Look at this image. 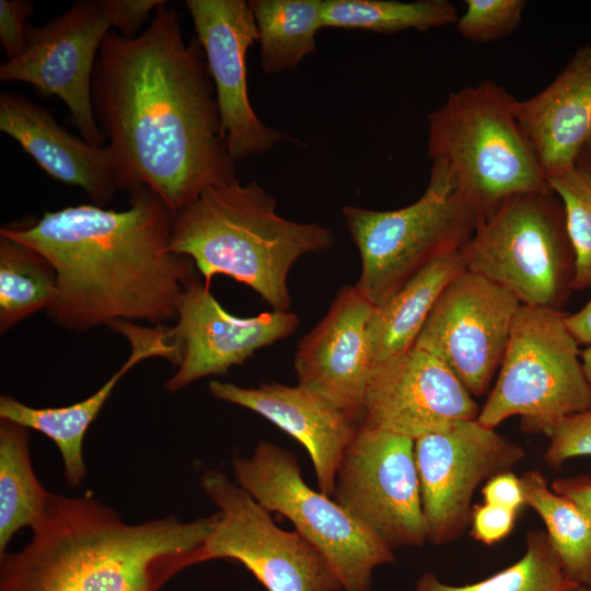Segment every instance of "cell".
Listing matches in <instances>:
<instances>
[{
	"label": "cell",
	"instance_id": "cell-3",
	"mask_svg": "<svg viewBox=\"0 0 591 591\" xmlns=\"http://www.w3.org/2000/svg\"><path fill=\"white\" fill-rule=\"evenodd\" d=\"M216 513L130 524L91 493L50 495L30 542L0 555V591H159L201 563Z\"/></svg>",
	"mask_w": 591,
	"mask_h": 591
},
{
	"label": "cell",
	"instance_id": "cell-2",
	"mask_svg": "<svg viewBox=\"0 0 591 591\" xmlns=\"http://www.w3.org/2000/svg\"><path fill=\"white\" fill-rule=\"evenodd\" d=\"M123 211L96 205L46 211L0 235L34 248L51 264L57 293L46 310L57 325L84 332L115 321L157 325L176 318L196 278L194 262L170 251L174 212L149 187L129 193Z\"/></svg>",
	"mask_w": 591,
	"mask_h": 591
},
{
	"label": "cell",
	"instance_id": "cell-18",
	"mask_svg": "<svg viewBox=\"0 0 591 591\" xmlns=\"http://www.w3.org/2000/svg\"><path fill=\"white\" fill-rule=\"evenodd\" d=\"M373 310L355 286L343 287L294 357L298 384L360 424L373 366L368 331Z\"/></svg>",
	"mask_w": 591,
	"mask_h": 591
},
{
	"label": "cell",
	"instance_id": "cell-15",
	"mask_svg": "<svg viewBox=\"0 0 591 591\" xmlns=\"http://www.w3.org/2000/svg\"><path fill=\"white\" fill-rule=\"evenodd\" d=\"M197 40L213 82L230 157L234 162L262 154L288 138L265 125L247 90L246 54L257 43L248 1L186 0Z\"/></svg>",
	"mask_w": 591,
	"mask_h": 591
},
{
	"label": "cell",
	"instance_id": "cell-30",
	"mask_svg": "<svg viewBox=\"0 0 591 591\" xmlns=\"http://www.w3.org/2000/svg\"><path fill=\"white\" fill-rule=\"evenodd\" d=\"M559 198L575 255L572 290L591 286V165L578 162L546 178Z\"/></svg>",
	"mask_w": 591,
	"mask_h": 591
},
{
	"label": "cell",
	"instance_id": "cell-41",
	"mask_svg": "<svg viewBox=\"0 0 591 591\" xmlns=\"http://www.w3.org/2000/svg\"><path fill=\"white\" fill-rule=\"evenodd\" d=\"M572 591H591V584L589 586H578L575 590Z\"/></svg>",
	"mask_w": 591,
	"mask_h": 591
},
{
	"label": "cell",
	"instance_id": "cell-34",
	"mask_svg": "<svg viewBox=\"0 0 591 591\" xmlns=\"http://www.w3.org/2000/svg\"><path fill=\"white\" fill-rule=\"evenodd\" d=\"M33 4L26 0L0 1V43L8 59L18 57L26 46L27 18Z\"/></svg>",
	"mask_w": 591,
	"mask_h": 591
},
{
	"label": "cell",
	"instance_id": "cell-26",
	"mask_svg": "<svg viewBox=\"0 0 591 591\" xmlns=\"http://www.w3.org/2000/svg\"><path fill=\"white\" fill-rule=\"evenodd\" d=\"M520 480L525 506L544 522L568 577L580 586L591 584V513L575 500L555 493L537 470L525 472Z\"/></svg>",
	"mask_w": 591,
	"mask_h": 591
},
{
	"label": "cell",
	"instance_id": "cell-5",
	"mask_svg": "<svg viewBox=\"0 0 591 591\" xmlns=\"http://www.w3.org/2000/svg\"><path fill=\"white\" fill-rule=\"evenodd\" d=\"M518 100L486 80L428 116L427 153L444 164L478 220L510 197L549 188L518 118Z\"/></svg>",
	"mask_w": 591,
	"mask_h": 591
},
{
	"label": "cell",
	"instance_id": "cell-27",
	"mask_svg": "<svg viewBox=\"0 0 591 591\" xmlns=\"http://www.w3.org/2000/svg\"><path fill=\"white\" fill-rule=\"evenodd\" d=\"M455 5L448 0H324L323 27L363 30L393 34L408 30L427 32L455 24Z\"/></svg>",
	"mask_w": 591,
	"mask_h": 591
},
{
	"label": "cell",
	"instance_id": "cell-37",
	"mask_svg": "<svg viewBox=\"0 0 591 591\" xmlns=\"http://www.w3.org/2000/svg\"><path fill=\"white\" fill-rule=\"evenodd\" d=\"M551 488L563 496H566L591 513V476L579 475L573 477L556 478L552 482Z\"/></svg>",
	"mask_w": 591,
	"mask_h": 591
},
{
	"label": "cell",
	"instance_id": "cell-25",
	"mask_svg": "<svg viewBox=\"0 0 591 591\" xmlns=\"http://www.w3.org/2000/svg\"><path fill=\"white\" fill-rule=\"evenodd\" d=\"M50 495L34 472L28 429L0 419V555L21 529L40 521Z\"/></svg>",
	"mask_w": 591,
	"mask_h": 591
},
{
	"label": "cell",
	"instance_id": "cell-22",
	"mask_svg": "<svg viewBox=\"0 0 591 591\" xmlns=\"http://www.w3.org/2000/svg\"><path fill=\"white\" fill-rule=\"evenodd\" d=\"M517 118L545 178L575 165L591 142V46L541 92L518 100Z\"/></svg>",
	"mask_w": 591,
	"mask_h": 591
},
{
	"label": "cell",
	"instance_id": "cell-1",
	"mask_svg": "<svg viewBox=\"0 0 591 591\" xmlns=\"http://www.w3.org/2000/svg\"><path fill=\"white\" fill-rule=\"evenodd\" d=\"M96 120L135 188L175 213L204 189L236 177L204 50L185 43L164 1L135 37L109 31L95 62Z\"/></svg>",
	"mask_w": 591,
	"mask_h": 591
},
{
	"label": "cell",
	"instance_id": "cell-21",
	"mask_svg": "<svg viewBox=\"0 0 591 591\" xmlns=\"http://www.w3.org/2000/svg\"><path fill=\"white\" fill-rule=\"evenodd\" d=\"M113 329L128 339L131 352L119 370L89 397L68 406L46 408L28 406L10 395L0 397V419L36 430L55 442L62 459L66 482L72 488L79 487L86 475L85 433L116 384L144 359L160 357L173 361L176 357V347L170 340L166 326L144 327L119 321Z\"/></svg>",
	"mask_w": 591,
	"mask_h": 591
},
{
	"label": "cell",
	"instance_id": "cell-9",
	"mask_svg": "<svg viewBox=\"0 0 591 591\" xmlns=\"http://www.w3.org/2000/svg\"><path fill=\"white\" fill-rule=\"evenodd\" d=\"M231 466L239 486L269 512L287 518L324 556L343 591H371L374 569L395 561L393 549L305 483L291 451L259 441L250 457L233 455Z\"/></svg>",
	"mask_w": 591,
	"mask_h": 591
},
{
	"label": "cell",
	"instance_id": "cell-14",
	"mask_svg": "<svg viewBox=\"0 0 591 591\" xmlns=\"http://www.w3.org/2000/svg\"><path fill=\"white\" fill-rule=\"evenodd\" d=\"M112 28L104 0L77 1L40 27L28 26L25 49L0 66V81L32 85L58 96L69 108L81 138L103 146L92 103V81L101 44Z\"/></svg>",
	"mask_w": 591,
	"mask_h": 591
},
{
	"label": "cell",
	"instance_id": "cell-12",
	"mask_svg": "<svg viewBox=\"0 0 591 591\" xmlns=\"http://www.w3.org/2000/svg\"><path fill=\"white\" fill-rule=\"evenodd\" d=\"M427 543L444 545L470 525L477 487L510 472L524 449L477 419L415 440Z\"/></svg>",
	"mask_w": 591,
	"mask_h": 591
},
{
	"label": "cell",
	"instance_id": "cell-7",
	"mask_svg": "<svg viewBox=\"0 0 591 591\" xmlns=\"http://www.w3.org/2000/svg\"><path fill=\"white\" fill-rule=\"evenodd\" d=\"M361 258L357 290L373 305L389 300L437 257L461 250L478 218L449 169L432 161L428 185L413 204L390 211L341 210Z\"/></svg>",
	"mask_w": 591,
	"mask_h": 591
},
{
	"label": "cell",
	"instance_id": "cell-29",
	"mask_svg": "<svg viewBox=\"0 0 591 591\" xmlns=\"http://www.w3.org/2000/svg\"><path fill=\"white\" fill-rule=\"evenodd\" d=\"M578 586L566 573L545 531H530L525 552L514 564L480 581L453 586L431 571L415 582L414 591H572Z\"/></svg>",
	"mask_w": 591,
	"mask_h": 591
},
{
	"label": "cell",
	"instance_id": "cell-20",
	"mask_svg": "<svg viewBox=\"0 0 591 591\" xmlns=\"http://www.w3.org/2000/svg\"><path fill=\"white\" fill-rule=\"evenodd\" d=\"M208 390L213 397L260 415L298 440L311 457L318 490L333 496L336 472L361 425L358 420L299 384L243 387L215 380Z\"/></svg>",
	"mask_w": 591,
	"mask_h": 591
},
{
	"label": "cell",
	"instance_id": "cell-35",
	"mask_svg": "<svg viewBox=\"0 0 591 591\" xmlns=\"http://www.w3.org/2000/svg\"><path fill=\"white\" fill-rule=\"evenodd\" d=\"M163 2V0H104L112 28L129 38L138 35L150 13Z\"/></svg>",
	"mask_w": 591,
	"mask_h": 591
},
{
	"label": "cell",
	"instance_id": "cell-39",
	"mask_svg": "<svg viewBox=\"0 0 591 591\" xmlns=\"http://www.w3.org/2000/svg\"><path fill=\"white\" fill-rule=\"evenodd\" d=\"M580 358L586 378L591 386V346L581 350Z\"/></svg>",
	"mask_w": 591,
	"mask_h": 591
},
{
	"label": "cell",
	"instance_id": "cell-23",
	"mask_svg": "<svg viewBox=\"0 0 591 591\" xmlns=\"http://www.w3.org/2000/svg\"><path fill=\"white\" fill-rule=\"evenodd\" d=\"M464 270L461 250L443 254L407 280L383 304L374 306L368 327L373 364L414 347L438 298Z\"/></svg>",
	"mask_w": 591,
	"mask_h": 591
},
{
	"label": "cell",
	"instance_id": "cell-10",
	"mask_svg": "<svg viewBox=\"0 0 591 591\" xmlns=\"http://www.w3.org/2000/svg\"><path fill=\"white\" fill-rule=\"evenodd\" d=\"M201 489L218 507L201 563L242 564L267 591H341L324 556L297 531H286L270 512L227 474L208 470Z\"/></svg>",
	"mask_w": 591,
	"mask_h": 591
},
{
	"label": "cell",
	"instance_id": "cell-4",
	"mask_svg": "<svg viewBox=\"0 0 591 591\" xmlns=\"http://www.w3.org/2000/svg\"><path fill=\"white\" fill-rule=\"evenodd\" d=\"M333 231L288 220L257 182L212 185L174 213L170 251L189 257L209 285L225 275L246 285L277 312H289L293 264L331 247Z\"/></svg>",
	"mask_w": 591,
	"mask_h": 591
},
{
	"label": "cell",
	"instance_id": "cell-19",
	"mask_svg": "<svg viewBox=\"0 0 591 591\" xmlns=\"http://www.w3.org/2000/svg\"><path fill=\"white\" fill-rule=\"evenodd\" d=\"M0 130L50 177L83 189L93 205L105 207L118 190L136 189L109 144L95 146L71 135L48 109L24 95L0 93Z\"/></svg>",
	"mask_w": 591,
	"mask_h": 591
},
{
	"label": "cell",
	"instance_id": "cell-28",
	"mask_svg": "<svg viewBox=\"0 0 591 591\" xmlns=\"http://www.w3.org/2000/svg\"><path fill=\"white\" fill-rule=\"evenodd\" d=\"M57 293V277L40 253L0 235V332L48 309Z\"/></svg>",
	"mask_w": 591,
	"mask_h": 591
},
{
	"label": "cell",
	"instance_id": "cell-17",
	"mask_svg": "<svg viewBox=\"0 0 591 591\" xmlns=\"http://www.w3.org/2000/svg\"><path fill=\"white\" fill-rule=\"evenodd\" d=\"M176 318L170 331L179 349V362L164 384L169 393L201 378L227 373L260 348L290 336L299 325L297 315L290 312L232 315L217 301L209 285L197 277L184 289Z\"/></svg>",
	"mask_w": 591,
	"mask_h": 591
},
{
	"label": "cell",
	"instance_id": "cell-36",
	"mask_svg": "<svg viewBox=\"0 0 591 591\" xmlns=\"http://www.w3.org/2000/svg\"><path fill=\"white\" fill-rule=\"evenodd\" d=\"M485 503L519 511L525 506L520 477L510 472L500 473L488 479L482 488Z\"/></svg>",
	"mask_w": 591,
	"mask_h": 591
},
{
	"label": "cell",
	"instance_id": "cell-33",
	"mask_svg": "<svg viewBox=\"0 0 591 591\" xmlns=\"http://www.w3.org/2000/svg\"><path fill=\"white\" fill-rule=\"evenodd\" d=\"M519 511L489 503L473 506L471 533L475 541L491 546L506 538L513 530Z\"/></svg>",
	"mask_w": 591,
	"mask_h": 591
},
{
	"label": "cell",
	"instance_id": "cell-31",
	"mask_svg": "<svg viewBox=\"0 0 591 591\" xmlns=\"http://www.w3.org/2000/svg\"><path fill=\"white\" fill-rule=\"evenodd\" d=\"M459 16L457 33L472 42L485 43L502 38L519 25L526 7L524 0H465Z\"/></svg>",
	"mask_w": 591,
	"mask_h": 591
},
{
	"label": "cell",
	"instance_id": "cell-38",
	"mask_svg": "<svg viewBox=\"0 0 591 591\" xmlns=\"http://www.w3.org/2000/svg\"><path fill=\"white\" fill-rule=\"evenodd\" d=\"M565 323L578 345L591 344V299L577 312L566 314Z\"/></svg>",
	"mask_w": 591,
	"mask_h": 591
},
{
	"label": "cell",
	"instance_id": "cell-8",
	"mask_svg": "<svg viewBox=\"0 0 591 591\" xmlns=\"http://www.w3.org/2000/svg\"><path fill=\"white\" fill-rule=\"evenodd\" d=\"M561 311L521 305L477 420L496 428L512 416L521 428L545 436L563 419L591 408L579 345Z\"/></svg>",
	"mask_w": 591,
	"mask_h": 591
},
{
	"label": "cell",
	"instance_id": "cell-24",
	"mask_svg": "<svg viewBox=\"0 0 591 591\" xmlns=\"http://www.w3.org/2000/svg\"><path fill=\"white\" fill-rule=\"evenodd\" d=\"M248 3L265 73L293 69L308 55L316 53L315 35L324 28V0H252Z\"/></svg>",
	"mask_w": 591,
	"mask_h": 591
},
{
	"label": "cell",
	"instance_id": "cell-16",
	"mask_svg": "<svg viewBox=\"0 0 591 591\" xmlns=\"http://www.w3.org/2000/svg\"><path fill=\"white\" fill-rule=\"evenodd\" d=\"M479 410L442 361L413 347L372 366L362 425L417 440L477 419Z\"/></svg>",
	"mask_w": 591,
	"mask_h": 591
},
{
	"label": "cell",
	"instance_id": "cell-32",
	"mask_svg": "<svg viewBox=\"0 0 591 591\" xmlns=\"http://www.w3.org/2000/svg\"><path fill=\"white\" fill-rule=\"evenodd\" d=\"M548 447L544 460L552 467H560L567 460L591 456V408L566 417L547 434Z\"/></svg>",
	"mask_w": 591,
	"mask_h": 591
},
{
	"label": "cell",
	"instance_id": "cell-6",
	"mask_svg": "<svg viewBox=\"0 0 591 591\" xmlns=\"http://www.w3.org/2000/svg\"><path fill=\"white\" fill-rule=\"evenodd\" d=\"M466 270L498 285L521 305L561 311L575 277L563 205L551 189L505 200L461 248Z\"/></svg>",
	"mask_w": 591,
	"mask_h": 591
},
{
	"label": "cell",
	"instance_id": "cell-11",
	"mask_svg": "<svg viewBox=\"0 0 591 591\" xmlns=\"http://www.w3.org/2000/svg\"><path fill=\"white\" fill-rule=\"evenodd\" d=\"M332 498L391 549L427 543L415 440L360 425Z\"/></svg>",
	"mask_w": 591,
	"mask_h": 591
},
{
	"label": "cell",
	"instance_id": "cell-40",
	"mask_svg": "<svg viewBox=\"0 0 591 591\" xmlns=\"http://www.w3.org/2000/svg\"><path fill=\"white\" fill-rule=\"evenodd\" d=\"M578 162H582L586 164L591 165V142L587 146V148L583 150L581 155L579 157Z\"/></svg>",
	"mask_w": 591,
	"mask_h": 591
},
{
	"label": "cell",
	"instance_id": "cell-13",
	"mask_svg": "<svg viewBox=\"0 0 591 591\" xmlns=\"http://www.w3.org/2000/svg\"><path fill=\"white\" fill-rule=\"evenodd\" d=\"M520 306L498 285L464 270L438 298L414 347L438 358L473 397L480 396L499 370Z\"/></svg>",
	"mask_w": 591,
	"mask_h": 591
}]
</instances>
